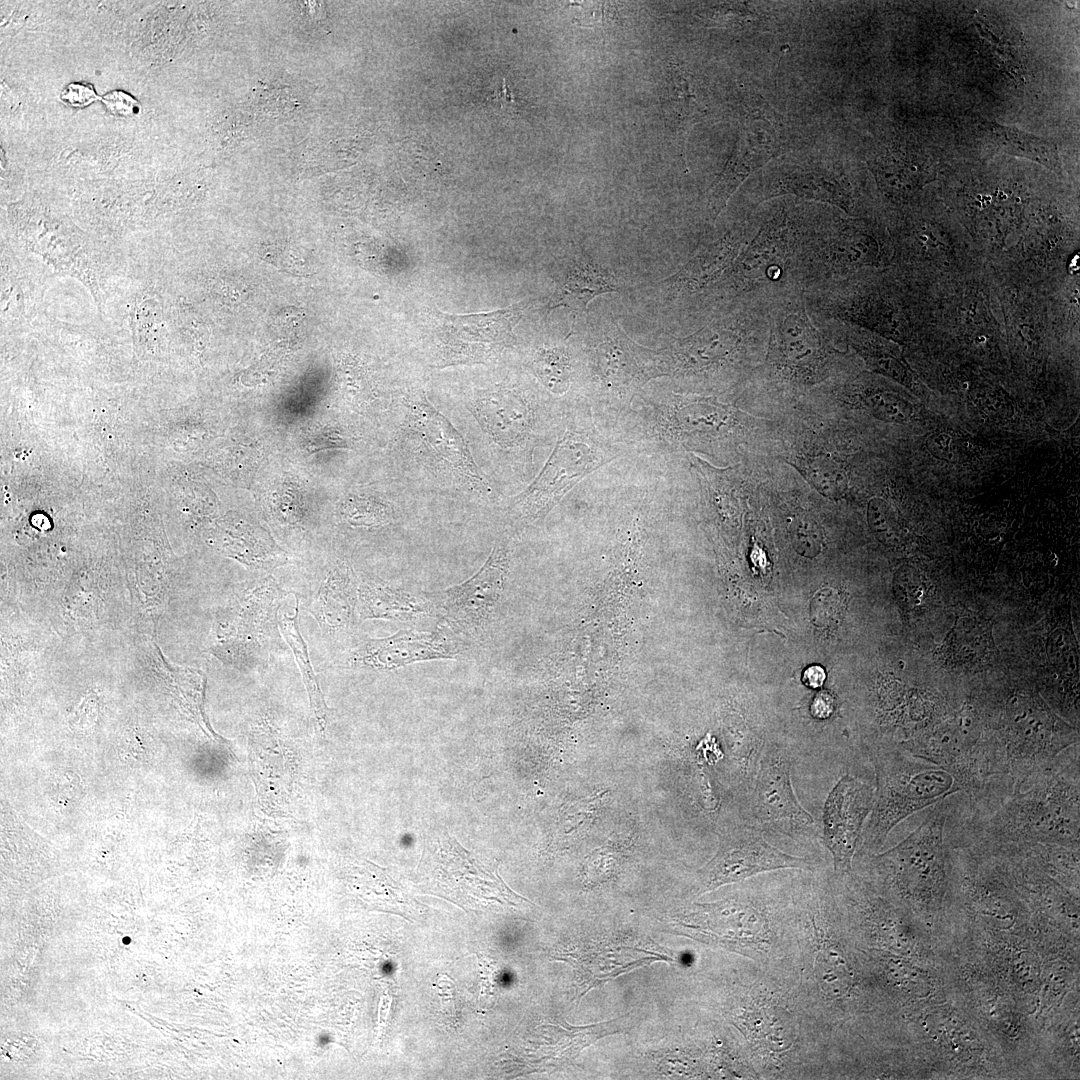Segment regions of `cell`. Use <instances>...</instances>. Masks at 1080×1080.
<instances>
[{
    "instance_id": "obj_31",
    "label": "cell",
    "mask_w": 1080,
    "mask_h": 1080,
    "mask_svg": "<svg viewBox=\"0 0 1080 1080\" xmlns=\"http://www.w3.org/2000/svg\"><path fill=\"white\" fill-rule=\"evenodd\" d=\"M1048 658L1068 685L1077 686L1079 657L1073 636L1064 629L1054 630L1047 642Z\"/></svg>"
},
{
    "instance_id": "obj_5",
    "label": "cell",
    "mask_w": 1080,
    "mask_h": 1080,
    "mask_svg": "<svg viewBox=\"0 0 1080 1080\" xmlns=\"http://www.w3.org/2000/svg\"><path fill=\"white\" fill-rule=\"evenodd\" d=\"M770 362L788 379H810L829 361L838 339L833 319L812 311L803 291L778 299L769 307Z\"/></svg>"
},
{
    "instance_id": "obj_36",
    "label": "cell",
    "mask_w": 1080,
    "mask_h": 1080,
    "mask_svg": "<svg viewBox=\"0 0 1080 1080\" xmlns=\"http://www.w3.org/2000/svg\"><path fill=\"white\" fill-rule=\"evenodd\" d=\"M790 538L793 548L802 556L812 558L821 551L823 534L820 527L809 518L798 517L793 520Z\"/></svg>"
},
{
    "instance_id": "obj_8",
    "label": "cell",
    "mask_w": 1080,
    "mask_h": 1080,
    "mask_svg": "<svg viewBox=\"0 0 1080 1080\" xmlns=\"http://www.w3.org/2000/svg\"><path fill=\"white\" fill-rule=\"evenodd\" d=\"M789 868L810 871L813 864L770 844L761 828L748 820L722 831L715 855L697 872L699 894L760 873Z\"/></svg>"
},
{
    "instance_id": "obj_32",
    "label": "cell",
    "mask_w": 1080,
    "mask_h": 1080,
    "mask_svg": "<svg viewBox=\"0 0 1080 1080\" xmlns=\"http://www.w3.org/2000/svg\"><path fill=\"white\" fill-rule=\"evenodd\" d=\"M867 521L872 533L881 543L895 546L901 542V524L887 501L872 498L867 506Z\"/></svg>"
},
{
    "instance_id": "obj_22",
    "label": "cell",
    "mask_w": 1080,
    "mask_h": 1080,
    "mask_svg": "<svg viewBox=\"0 0 1080 1080\" xmlns=\"http://www.w3.org/2000/svg\"><path fill=\"white\" fill-rule=\"evenodd\" d=\"M221 536L228 555L248 566L272 567L284 563L270 535L254 522L231 519L224 525Z\"/></svg>"
},
{
    "instance_id": "obj_21",
    "label": "cell",
    "mask_w": 1080,
    "mask_h": 1080,
    "mask_svg": "<svg viewBox=\"0 0 1080 1080\" xmlns=\"http://www.w3.org/2000/svg\"><path fill=\"white\" fill-rule=\"evenodd\" d=\"M474 412L488 433L502 445H513L531 428L527 404L510 391L490 393L474 403Z\"/></svg>"
},
{
    "instance_id": "obj_40",
    "label": "cell",
    "mask_w": 1080,
    "mask_h": 1080,
    "mask_svg": "<svg viewBox=\"0 0 1080 1080\" xmlns=\"http://www.w3.org/2000/svg\"><path fill=\"white\" fill-rule=\"evenodd\" d=\"M926 448L935 458L946 462H955L957 449L952 436L947 433H937L929 437Z\"/></svg>"
},
{
    "instance_id": "obj_26",
    "label": "cell",
    "mask_w": 1080,
    "mask_h": 1080,
    "mask_svg": "<svg viewBox=\"0 0 1080 1080\" xmlns=\"http://www.w3.org/2000/svg\"><path fill=\"white\" fill-rule=\"evenodd\" d=\"M993 647L988 622L978 618L964 617L959 619L949 632L943 645V652L951 663L971 665L986 658Z\"/></svg>"
},
{
    "instance_id": "obj_14",
    "label": "cell",
    "mask_w": 1080,
    "mask_h": 1080,
    "mask_svg": "<svg viewBox=\"0 0 1080 1080\" xmlns=\"http://www.w3.org/2000/svg\"><path fill=\"white\" fill-rule=\"evenodd\" d=\"M462 645L446 633L400 630L383 638H370L350 654L349 666L393 670L418 662L457 659Z\"/></svg>"
},
{
    "instance_id": "obj_25",
    "label": "cell",
    "mask_w": 1080,
    "mask_h": 1080,
    "mask_svg": "<svg viewBox=\"0 0 1080 1080\" xmlns=\"http://www.w3.org/2000/svg\"><path fill=\"white\" fill-rule=\"evenodd\" d=\"M663 108L667 126L679 141L702 114L689 75L675 66L668 70Z\"/></svg>"
},
{
    "instance_id": "obj_10",
    "label": "cell",
    "mask_w": 1080,
    "mask_h": 1080,
    "mask_svg": "<svg viewBox=\"0 0 1080 1080\" xmlns=\"http://www.w3.org/2000/svg\"><path fill=\"white\" fill-rule=\"evenodd\" d=\"M605 462L587 437L566 432L534 482L515 499L520 510L538 514L550 509L589 473Z\"/></svg>"
},
{
    "instance_id": "obj_34",
    "label": "cell",
    "mask_w": 1080,
    "mask_h": 1080,
    "mask_svg": "<svg viewBox=\"0 0 1080 1080\" xmlns=\"http://www.w3.org/2000/svg\"><path fill=\"white\" fill-rule=\"evenodd\" d=\"M863 400L876 418L888 423H906L913 414L912 405L892 391L876 389L868 393Z\"/></svg>"
},
{
    "instance_id": "obj_18",
    "label": "cell",
    "mask_w": 1080,
    "mask_h": 1080,
    "mask_svg": "<svg viewBox=\"0 0 1080 1080\" xmlns=\"http://www.w3.org/2000/svg\"><path fill=\"white\" fill-rule=\"evenodd\" d=\"M410 409L416 430L432 449L475 489L489 491L465 441L452 424L426 399L414 400Z\"/></svg>"
},
{
    "instance_id": "obj_28",
    "label": "cell",
    "mask_w": 1080,
    "mask_h": 1080,
    "mask_svg": "<svg viewBox=\"0 0 1080 1080\" xmlns=\"http://www.w3.org/2000/svg\"><path fill=\"white\" fill-rule=\"evenodd\" d=\"M12 261L2 259L1 316L2 324L28 321L35 307L33 287Z\"/></svg>"
},
{
    "instance_id": "obj_39",
    "label": "cell",
    "mask_w": 1080,
    "mask_h": 1080,
    "mask_svg": "<svg viewBox=\"0 0 1080 1080\" xmlns=\"http://www.w3.org/2000/svg\"><path fill=\"white\" fill-rule=\"evenodd\" d=\"M110 112L118 116L129 117L139 112L140 105L137 100L127 92L121 90L111 91L101 97Z\"/></svg>"
},
{
    "instance_id": "obj_3",
    "label": "cell",
    "mask_w": 1080,
    "mask_h": 1080,
    "mask_svg": "<svg viewBox=\"0 0 1080 1080\" xmlns=\"http://www.w3.org/2000/svg\"><path fill=\"white\" fill-rule=\"evenodd\" d=\"M999 773L1013 789L1079 744L1078 728L1062 719L1037 694L1012 693L995 728Z\"/></svg>"
},
{
    "instance_id": "obj_4",
    "label": "cell",
    "mask_w": 1080,
    "mask_h": 1080,
    "mask_svg": "<svg viewBox=\"0 0 1080 1080\" xmlns=\"http://www.w3.org/2000/svg\"><path fill=\"white\" fill-rule=\"evenodd\" d=\"M892 247L877 226L862 219H810L801 253L804 293L855 274L890 266Z\"/></svg>"
},
{
    "instance_id": "obj_23",
    "label": "cell",
    "mask_w": 1080,
    "mask_h": 1080,
    "mask_svg": "<svg viewBox=\"0 0 1080 1080\" xmlns=\"http://www.w3.org/2000/svg\"><path fill=\"white\" fill-rule=\"evenodd\" d=\"M616 290L613 277L583 258L569 271L550 307L567 306L576 313L584 312L593 298Z\"/></svg>"
},
{
    "instance_id": "obj_1",
    "label": "cell",
    "mask_w": 1080,
    "mask_h": 1080,
    "mask_svg": "<svg viewBox=\"0 0 1080 1080\" xmlns=\"http://www.w3.org/2000/svg\"><path fill=\"white\" fill-rule=\"evenodd\" d=\"M1079 744L1017 785L985 815L962 802L952 821L954 835L985 846L1026 843L1079 845Z\"/></svg>"
},
{
    "instance_id": "obj_12",
    "label": "cell",
    "mask_w": 1080,
    "mask_h": 1080,
    "mask_svg": "<svg viewBox=\"0 0 1080 1080\" xmlns=\"http://www.w3.org/2000/svg\"><path fill=\"white\" fill-rule=\"evenodd\" d=\"M280 591L268 579L239 598L225 622L218 644L219 654L230 664L251 668L261 663L265 635L277 611Z\"/></svg>"
},
{
    "instance_id": "obj_15",
    "label": "cell",
    "mask_w": 1080,
    "mask_h": 1080,
    "mask_svg": "<svg viewBox=\"0 0 1080 1080\" xmlns=\"http://www.w3.org/2000/svg\"><path fill=\"white\" fill-rule=\"evenodd\" d=\"M770 113L752 112L736 148L708 192L707 211L714 224L737 188L767 163L777 149V134Z\"/></svg>"
},
{
    "instance_id": "obj_42",
    "label": "cell",
    "mask_w": 1080,
    "mask_h": 1080,
    "mask_svg": "<svg viewBox=\"0 0 1080 1080\" xmlns=\"http://www.w3.org/2000/svg\"><path fill=\"white\" fill-rule=\"evenodd\" d=\"M835 711V698L825 690L816 694L810 705L811 715L819 720L828 719Z\"/></svg>"
},
{
    "instance_id": "obj_27",
    "label": "cell",
    "mask_w": 1080,
    "mask_h": 1080,
    "mask_svg": "<svg viewBox=\"0 0 1080 1080\" xmlns=\"http://www.w3.org/2000/svg\"><path fill=\"white\" fill-rule=\"evenodd\" d=\"M279 628L288 645L295 655L296 663L301 671L303 682L307 689L311 709L318 725L324 729L327 724L328 707L320 690L317 678L312 668L305 640L299 629V600L296 599L294 612L282 611L279 615Z\"/></svg>"
},
{
    "instance_id": "obj_37",
    "label": "cell",
    "mask_w": 1080,
    "mask_h": 1080,
    "mask_svg": "<svg viewBox=\"0 0 1080 1080\" xmlns=\"http://www.w3.org/2000/svg\"><path fill=\"white\" fill-rule=\"evenodd\" d=\"M898 592L906 606L916 608L924 605L928 597V584L915 569L905 568L898 575Z\"/></svg>"
},
{
    "instance_id": "obj_35",
    "label": "cell",
    "mask_w": 1080,
    "mask_h": 1080,
    "mask_svg": "<svg viewBox=\"0 0 1080 1080\" xmlns=\"http://www.w3.org/2000/svg\"><path fill=\"white\" fill-rule=\"evenodd\" d=\"M345 520L353 526L376 527L390 520V511L381 503L365 500H349L342 509Z\"/></svg>"
},
{
    "instance_id": "obj_20",
    "label": "cell",
    "mask_w": 1080,
    "mask_h": 1080,
    "mask_svg": "<svg viewBox=\"0 0 1080 1080\" xmlns=\"http://www.w3.org/2000/svg\"><path fill=\"white\" fill-rule=\"evenodd\" d=\"M357 611L362 620L410 622L433 617L436 608L427 599L400 587L365 580L358 586Z\"/></svg>"
},
{
    "instance_id": "obj_38",
    "label": "cell",
    "mask_w": 1080,
    "mask_h": 1080,
    "mask_svg": "<svg viewBox=\"0 0 1080 1080\" xmlns=\"http://www.w3.org/2000/svg\"><path fill=\"white\" fill-rule=\"evenodd\" d=\"M841 602L837 594L831 589L819 591L811 603V615L817 625H823L836 618L840 612Z\"/></svg>"
},
{
    "instance_id": "obj_13",
    "label": "cell",
    "mask_w": 1080,
    "mask_h": 1080,
    "mask_svg": "<svg viewBox=\"0 0 1080 1080\" xmlns=\"http://www.w3.org/2000/svg\"><path fill=\"white\" fill-rule=\"evenodd\" d=\"M505 568L506 550L500 542L475 574L442 592L439 607L450 628L468 632L487 623L501 593Z\"/></svg>"
},
{
    "instance_id": "obj_16",
    "label": "cell",
    "mask_w": 1080,
    "mask_h": 1080,
    "mask_svg": "<svg viewBox=\"0 0 1080 1080\" xmlns=\"http://www.w3.org/2000/svg\"><path fill=\"white\" fill-rule=\"evenodd\" d=\"M616 334L597 347L598 371L608 388L619 395L632 394L648 380L665 372L662 352L644 348L618 327Z\"/></svg>"
},
{
    "instance_id": "obj_29",
    "label": "cell",
    "mask_w": 1080,
    "mask_h": 1080,
    "mask_svg": "<svg viewBox=\"0 0 1080 1080\" xmlns=\"http://www.w3.org/2000/svg\"><path fill=\"white\" fill-rule=\"evenodd\" d=\"M162 311L157 293L144 289L135 297L130 312L131 327L135 347L138 350H152L157 347V339L162 327Z\"/></svg>"
},
{
    "instance_id": "obj_19",
    "label": "cell",
    "mask_w": 1080,
    "mask_h": 1080,
    "mask_svg": "<svg viewBox=\"0 0 1080 1080\" xmlns=\"http://www.w3.org/2000/svg\"><path fill=\"white\" fill-rule=\"evenodd\" d=\"M358 586L351 567L337 562L327 571L306 609L325 630L344 629L357 609Z\"/></svg>"
},
{
    "instance_id": "obj_43",
    "label": "cell",
    "mask_w": 1080,
    "mask_h": 1080,
    "mask_svg": "<svg viewBox=\"0 0 1080 1080\" xmlns=\"http://www.w3.org/2000/svg\"><path fill=\"white\" fill-rule=\"evenodd\" d=\"M826 679L825 670L819 665L809 666L802 675V682L805 686L817 689L822 687Z\"/></svg>"
},
{
    "instance_id": "obj_30",
    "label": "cell",
    "mask_w": 1080,
    "mask_h": 1080,
    "mask_svg": "<svg viewBox=\"0 0 1080 1080\" xmlns=\"http://www.w3.org/2000/svg\"><path fill=\"white\" fill-rule=\"evenodd\" d=\"M532 365L535 374L549 390L560 394L568 389L571 366L564 349H540L535 353Z\"/></svg>"
},
{
    "instance_id": "obj_17",
    "label": "cell",
    "mask_w": 1080,
    "mask_h": 1080,
    "mask_svg": "<svg viewBox=\"0 0 1080 1080\" xmlns=\"http://www.w3.org/2000/svg\"><path fill=\"white\" fill-rule=\"evenodd\" d=\"M787 194L830 204L849 215L857 210L852 184L843 173L833 169L796 167L783 171L764 184L760 201Z\"/></svg>"
},
{
    "instance_id": "obj_9",
    "label": "cell",
    "mask_w": 1080,
    "mask_h": 1080,
    "mask_svg": "<svg viewBox=\"0 0 1080 1080\" xmlns=\"http://www.w3.org/2000/svg\"><path fill=\"white\" fill-rule=\"evenodd\" d=\"M522 303L492 312L446 314L436 311L435 335L442 366L487 364L516 342L513 328Z\"/></svg>"
},
{
    "instance_id": "obj_33",
    "label": "cell",
    "mask_w": 1080,
    "mask_h": 1080,
    "mask_svg": "<svg viewBox=\"0 0 1080 1080\" xmlns=\"http://www.w3.org/2000/svg\"><path fill=\"white\" fill-rule=\"evenodd\" d=\"M807 474L810 482L824 496H842L847 488V477L842 466L828 457H818L809 463Z\"/></svg>"
},
{
    "instance_id": "obj_2",
    "label": "cell",
    "mask_w": 1080,
    "mask_h": 1080,
    "mask_svg": "<svg viewBox=\"0 0 1080 1080\" xmlns=\"http://www.w3.org/2000/svg\"><path fill=\"white\" fill-rule=\"evenodd\" d=\"M875 795L864 824L860 849L880 848L890 832L913 813L924 810L962 789L945 768L921 758L899 745L871 750Z\"/></svg>"
},
{
    "instance_id": "obj_24",
    "label": "cell",
    "mask_w": 1080,
    "mask_h": 1080,
    "mask_svg": "<svg viewBox=\"0 0 1080 1080\" xmlns=\"http://www.w3.org/2000/svg\"><path fill=\"white\" fill-rule=\"evenodd\" d=\"M986 128L990 139L1005 153L1029 159L1061 175L1060 156L1053 140L994 122H988Z\"/></svg>"
},
{
    "instance_id": "obj_7",
    "label": "cell",
    "mask_w": 1080,
    "mask_h": 1080,
    "mask_svg": "<svg viewBox=\"0 0 1080 1080\" xmlns=\"http://www.w3.org/2000/svg\"><path fill=\"white\" fill-rule=\"evenodd\" d=\"M793 754L771 743L762 750L753 788L748 795L752 822L765 832L792 839L816 836L814 818L799 803L791 782Z\"/></svg>"
},
{
    "instance_id": "obj_11",
    "label": "cell",
    "mask_w": 1080,
    "mask_h": 1080,
    "mask_svg": "<svg viewBox=\"0 0 1080 1080\" xmlns=\"http://www.w3.org/2000/svg\"><path fill=\"white\" fill-rule=\"evenodd\" d=\"M875 788L850 773L828 794L823 812L822 840L832 855L838 876L851 871L853 856L874 802Z\"/></svg>"
},
{
    "instance_id": "obj_41",
    "label": "cell",
    "mask_w": 1080,
    "mask_h": 1080,
    "mask_svg": "<svg viewBox=\"0 0 1080 1080\" xmlns=\"http://www.w3.org/2000/svg\"><path fill=\"white\" fill-rule=\"evenodd\" d=\"M97 95L92 86L81 83L67 85L61 93V100L66 104L76 107L89 105Z\"/></svg>"
},
{
    "instance_id": "obj_6",
    "label": "cell",
    "mask_w": 1080,
    "mask_h": 1080,
    "mask_svg": "<svg viewBox=\"0 0 1080 1080\" xmlns=\"http://www.w3.org/2000/svg\"><path fill=\"white\" fill-rule=\"evenodd\" d=\"M418 873L421 885L429 893L462 907L475 908L493 902L518 907L527 901L510 890L497 872L490 871L448 835L425 845Z\"/></svg>"
}]
</instances>
